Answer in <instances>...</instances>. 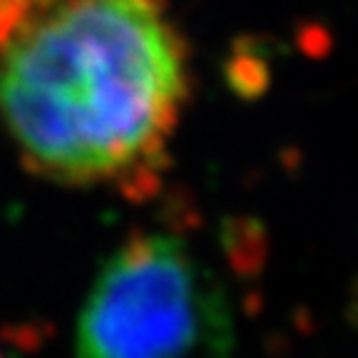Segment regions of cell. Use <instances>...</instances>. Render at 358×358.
Here are the masks:
<instances>
[{
    "mask_svg": "<svg viewBox=\"0 0 358 358\" xmlns=\"http://www.w3.org/2000/svg\"><path fill=\"white\" fill-rule=\"evenodd\" d=\"M189 85L162 0H0V122L40 177L97 187L145 169Z\"/></svg>",
    "mask_w": 358,
    "mask_h": 358,
    "instance_id": "obj_1",
    "label": "cell"
},
{
    "mask_svg": "<svg viewBox=\"0 0 358 358\" xmlns=\"http://www.w3.org/2000/svg\"><path fill=\"white\" fill-rule=\"evenodd\" d=\"M227 289L185 239L140 234L102 262L85 294L75 358H231Z\"/></svg>",
    "mask_w": 358,
    "mask_h": 358,
    "instance_id": "obj_2",
    "label": "cell"
},
{
    "mask_svg": "<svg viewBox=\"0 0 358 358\" xmlns=\"http://www.w3.org/2000/svg\"><path fill=\"white\" fill-rule=\"evenodd\" d=\"M0 358H3V356H0Z\"/></svg>",
    "mask_w": 358,
    "mask_h": 358,
    "instance_id": "obj_3",
    "label": "cell"
}]
</instances>
